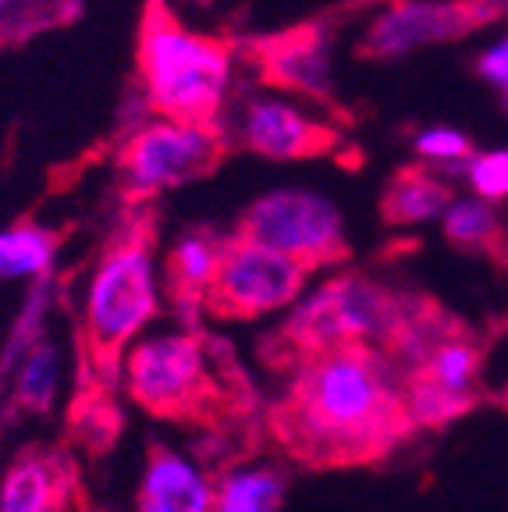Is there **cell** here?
<instances>
[{
    "instance_id": "obj_19",
    "label": "cell",
    "mask_w": 508,
    "mask_h": 512,
    "mask_svg": "<svg viewBox=\"0 0 508 512\" xmlns=\"http://www.w3.org/2000/svg\"><path fill=\"white\" fill-rule=\"evenodd\" d=\"M437 224H441L445 239L459 249H491L501 239L498 207L477 200V196H452Z\"/></svg>"
},
{
    "instance_id": "obj_12",
    "label": "cell",
    "mask_w": 508,
    "mask_h": 512,
    "mask_svg": "<svg viewBox=\"0 0 508 512\" xmlns=\"http://www.w3.org/2000/svg\"><path fill=\"white\" fill-rule=\"evenodd\" d=\"M256 61L274 86L306 96V100H327L334 89L331 43L317 29H302L263 43V47H256Z\"/></svg>"
},
{
    "instance_id": "obj_16",
    "label": "cell",
    "mask_w": 508,
    "mask_h": 512,
    "mask_svg": "<svg viewBox=\"0 0 508 512\" xmlns=\"http://www.w3.org/2000/svg\"><path fill=\"white\" fill-rule=\"evenodd\" d=\"M288 498V477L274 463L228 466L214 480L210 512H281Z\"/></svg>"
},
{
    "instance_id": "obj_20",
    "label": "cell",
    "mask_w": 508,
    "mask_h": 512,
    "mask_svg": "<svg viewBox=\"0 0 508 512\" xmlns=\"http://www.w3.org/2000/svg\"><path fill=\"white\" fill-rule=\"evenodd\" d=\"M413 150L423 160V168L437 171V175H462V164L473 153V139L452 125H430L420 128L413 136Z\"/></svg>"
},
{
    "instance_id": "obj_25",
    "label": "cell",
    "mask_w": 508,
    "mask_h": 512,
    "mask_svg": "<svg viewBox=\"0 0 508 512\" xmlns=\"http://www.w3.org/2000/svg\"><path fill=\"white\" fill-rule=\"evenodd\" d=\"M189 4H196V8H210V4H217V0H189Z\"/></svg>"
},
{
    "instance_id": "obj_6",
    "label": "cell",
    "mask_w": 508,
    "mask_h": 512,
    "mask_svg": "<svg viewBox=\"0 0 508 512\" xmlns=\"http://www.w3.org/2000/svg\"><path fill=\"white\" fill-rule=\"evenodd\" d=\"M235 235L299 260L302 267L338 264L349 253L338 203L310 185H278L260 192L239 217Z\"/></svg>"
},
{
    "instance_id": "obj_8",
    "label": "cell",
    "mask_w": 508,
    "mask_h": 512,
    "mask_svg": "<svg viewBox=\"0 0 508 512\" xmlns=\"http://www.w3.org/2000/svg\"><path fill=\"white\" fill-rule=\"evenodd\" d=\"M310 274V267H302L292 256L231 235L224 239L203 310L231 320H260L270 313H285L306 296Z\"/></svg>"
},
{
    "instance_id": "obj_1",
    "label": "cell",
    "mask_w": 508,
    "mask_h": 512,
    "mask_svg": "<svg viewBox=\"0 0 508 512\" xmlns=\"http://www.w3.org/2000/svg\"><path fill=\"white\" fill-rule=\"evenodd\" d=\"M409 431L402 370L384 349H331L299 360L274 406L278 441L310 466L370 463Z\"/></svg>"
},
{
    "instance_id": "obj_24",
    "label": "cell",
    "mask_w": 508,
    "mask_h": 512,
    "mask_svg": "<svg viewBox=\"0 0 508 512\" xmlns=\"http://www.w3.org/2000/svg\"><path fill=\"white\" fill-rule=\"evenodd\" d=\"M11 4H15V0H0V22H4V15L11 11Z\"/></svg>"
},
{
    "instance_id": "obj_7",
    "label": "cell",
    "mask_w": 508,
    "mask_h": 512,
    "mask_svg": "<svg viewBox=\"0 0 508 512\" xmlns=\"http://www.w3.org/2000/svg\"><path fill=\"white\" fill-rule=\"evenodd\" d=\"M228 139L221 125L146 118L128 132L118 153V175L132 200H153L160 192L189 185L221 164Z\"/></svg>"
},
{
    "instance_id": "obj_23",
    "label": "cell",
    "mask_w": 508,
    "mask_h": 512,
    "mask_svg": "<svg viewBox=\"0 0 508 512\" xmlns=\"http://www.w3.org/2000/svg\"><path fill=\"white\" fill-rule=\"evenodd\" d=\"M477 4H484L491 15H501V11H508V0H477Z\"/></svg>"
},
{
    "instance_id": "obj_21",
    "label": "cell",
    "mask_w": 508,
    "mask_h": 512,
    "mask_svg": "<svg viewBox=\"0 0 508 512\" xmlns=\"http://www.w3.org/2000/svg\"><path fill=\"white\" fill-rule=\"evenodd\" d=\"M462 178L469 185V196L477 200L498 203L508 200V146H494V150H473L469 160L462 164Z\"/></svg>"
},
{
    "instance_id": "obj_10",
    "label": "cell",
    "mask_w": 508,
    "mask_h": 512,
    "mask_svg": "<svg viewBox=\"0 0 508 512\" xmlns=\"http://www.w3.org/2000/svg\"><path fill=\"white\" fill-rule=\"evenodd\" d=\"M224 128V139H235L242 150L267 160H306L327 153L338 136L324 118L288 93H253L235 107V118Z\"/></svg>"
},
{
    "instance_id": "obj_14",
    "label": "cell",
    "mask_w": 508,
    "mask_h": 512,
    "mask_svg": "<svg viewBox=\"0 0 508 512\" xmlns=\"http://www.w3.org/2000/svg\"><path fill=\"white\" fill-rule=\"evenodd\" d=\"M224 235L210 232V228H189L182 232L164 260V281L167 296L175 299L182 310H196L207 299V288L217 274V260H221Z\"/></svg>"
},
{
    "instance_id": "obj_22",
    "label": "cell",
    "mask_w": 508,
    "mask_h": 512,
    "mask_svg": "<svg viewBox=\"0 0 508 512\" xmlns=\"http://www.w3.org/2000/svg\"><path fill=\"white\" fill-rule=\"evenodd\" d=\"M477 72L487 86L498 89L501 104H505V111H508V29L498 32V36L477 54Z\"/></svg>"
},
{
    "instance_id": "obj_2",
    "label": "cell",
    "mask_w": 508,
    "mask_h": 512,
    "mask_svg": "<svg viewBox=\"0 0 508 512\" xmlns=\"http://www.w3.org/2000/svg\"><path fill=\"white\" fill-rule=\"evenodd\" d=\"M135 64L143 100L157 118L221 125L235 82V50L224 40L189 29L164 0H150Z\"/></svg>"
},
{
    "instance_id": "obj_11",
    "label": "cell",
    "mask_w": 508,
    "mask_h": 512,
    "mask_svg": "<svg viewBox=\"0 0 508 512\" xmlns=\"http://www.w3.org/2000/svg\"><path fill=\"white\" fill-rule=\"evenodd\" d=\"M214 477L182 448L153 445L135 488V512H210Z\"/></svg>"
},
{
    "instance_id": "obj_17",
    "label": "cell",
    "mask_w": 508,
    "mask_h": 512,
    "mask_svg": "<svg viewBox=\"0 0 508 512\" xmlns=\"http://www.w3.org/2000/svg\"><path fill=\"white\" fill-rule=\"evenodd\" d=\"M57 246H61V235L36 221H22L8 232H0V278H50Z\"/></svg>"
},
{
    "instance_id": "obj_4",
    "label": "cell",
    "mask_w": 508,
    "mask_h": 512,
    "mask_svg": "<svg viewBox=\"0 0 508 512\" xmlns=\"http://www.w3.org/2000/svg\"><path fill=\"white\" fill-rule=\"evenodd\" d=\"M164 303V281L143 224L118 232L96 256L82 296V345L100 370L118 367Z\"/></svg>"
},
{
    "instance_id": "obj_18",
    "label": "cell",
    "mask_w": 508,
    "mask_h": 512,
    "mask_svg": "<svg viewBox=\"0 0 508 512\" xmlns=\"http://www.w3.org/2000/svg\"><path fill=\"white\" fill-rule=\"evenodd\" d=\"M15 406L25 413H47L61 384V349L47 335L18 356L15 367Z\"/></svg>"
},
{
    "instance_id": "obj_13",
    "label": "cell",
    "mask_w": 508,
    "mask_h": 512,
    "mask_svg": "<svg viewBox=\"0 0 508 512\" xmlns=\"http://www.w3.org/2000/svg\"><path fill=\"white\" fill-rule=\"evenodd\" d=\"M72 491V470L57 452L25 448L0 480V512H68Z\"/></svg>"
},
{
    "instance_id": "obj_3",
    "label": "cell",
    "mask_w": 508,
    "mask_h": 512,
    "mask_svg": "<svg viewBox=\"0 0 508 512\" xmlns=\"http://www.w3.org/2000/svg\"><path fill=\"white\" fill-rule=\"evenodd\" d=\"M423 306H413L402 292L363 274H334L299 299L278 331L288 367L331 349H384L413 324Z\"/></svg>"
},
{
    "instance_id": "obj_9",
    "label": "cell",
    "mask_w": 508,
    "mask_h": 512,
    "mask_svg": "<svg viewBox=\"0 0 508 512\" xmlns=\"http://www.w3.org/2000/svg\"><path fill=\"white\" fill-rule=\"evenodd\" d=\"M491 18L477 0H391L366 22L363 50L377 61H398L416 50L462 40Z\"/></svg>"
},
{
    "instance_id": "obj_15",
    "label": "cell",
    "mask_w": 508,
    "mask_h": 512,
    "mask_svg": "<svg viewBox=\"0 0 508 512\" xmlns=\"http://www.w3.org/2000/svg\"><path fill=\"white\" fill-rule=\"evenodd\" d=\"M452 185L448 178H441L437 171L413 164V168H402L384 189L381 214L388 224L398 228H413V224L441 221L445 207L452 203Z\"/></svg>"
},
{
    "instance_id": "obj_5",
    "label": "cell",
    "mask_w": 508,
    "mask_h": 512,
    "mask_svg": "<svg viewBox=\"0 0 508 512\" xmlns=\"http://www.w3.org/2000/svg\"><path fill=\"white\" fill-rule=\"evenodd\" d=\"M118 367L128 399L153 416H199L214 395L207 345L196 331L167 328L143 335L128 345Z\"/></svg>"
}]
</instances>
